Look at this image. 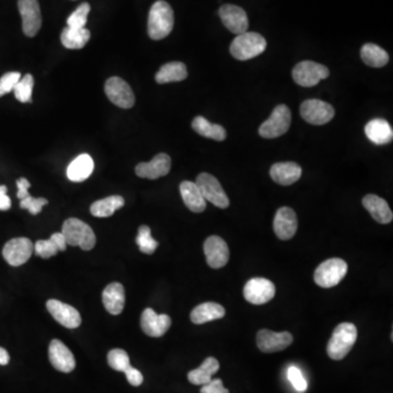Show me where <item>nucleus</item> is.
<instances>
[{
	"instance_id": "f257e3e1",
	"label": "nucleus",
	"mask_w": 393,
	"mask_h": 393,
	"mask_svg": "<svg viewBox=\"0 0 393 393\" xmlns=\"http://www.w3.org/2000/svg\"><path fill=\"white\" fill-rule=\"evenodd\" d=\"M174 28V11L170 3L158 0L149 13L148 34L152 40H160L170 36Z\"/></svg>"
},
{
	"instance_id": "f03ea898",
	"label": "nucleus",
	"mask_w": 393,
	"mask_h": 393,
	"mask_svg": "<svg viewBox=\"0 0 393 393\" xmlns=\"http://www.w3.org/2000/svg\"><path fill=\"white\" fill-rule=\"evenodd\" d=\"M357 340V328L351 322H342L334 329L327 346V353L333 361L343 359Z\"/></svg>"
},
{
	"instance_id": "7ed1b4c3",
	"label": "nucleus",
	"mask_w": 393,
	"mask_h": 393,
	"mask_svg": "<svg viewBox=\"0 0 393 393\" xmlns=\"http://www.w3.org/2000/svg\"><path fill=\"white\" fill-rule=\"evenodd\" d=\"M267 50V40L261 34L245 32L236 36L230 46V55L237 61H249Z\"/></svg>"
},
{
	"instance_id": "20e7f679",
	"label": "nucleus",
	"mask_w": 393,
	"mask_h": 393,
	"mask_svg": "<svg viewBox=\"0 0 393 393\" xmlns=\"http://www.w3.org/2000/svg\"><path fill=\"white\" fill-rule=\"evenodd\" d=\"M67 245L78 246L82 251H92L96 244V234L92 228L79 218H68L64 222L63 230Z\"/></svg>"
},
{
	"instance_id": "39448f33",
	"label": "nucleus",
	"mask_w": 393,
	"mask_h": 393,
	"mask_svg": "<svg viewBox=\"0 0 393 393\" xmlns=\"http://www.w3.org/2000/svg\"><path fill=\"white\" fill-rule=\"evenodd\" d=\"M348 273V263L340 258L328 259L323 261L318 268L316 269L315 282L317 286L323 288H331L338 286Z\"/></svg>"
},
{
	"instance_id": "423d86ee",
	"label": "nucleus",
	"mask_w": 393,
	"mask_h": 393,
	"mask_svg": "<svg viewBox=\"0 0 393 393\" xmlns=\"http://www.w3.org/2000/svg\"><path fill=\"white\" fill-rule=\"evenodd\" d=\"M292 115L288 106L280 104L273 110L270 117L259 128V135L262 138L274 139L286 135L290 129Z\"/></svg>"
},
{
	"instance_id": "0eeeda50",
	"label": "nucleus",
	"mask_w": 393,
	"mask_h": 393,
	"mask_svg": "<svg viewBox=\"0 0 393 393\" xmlns=\"http://www.w3.org/2000/svg\"><path fill=\"white\" fill-rule=\"evenodd\" d=\"M294 81L301 87L311 88L318 84L321 80L328 78L330 75L328 67L315 63V61H305L297 64L292 71Z\"/></svg>"
},
{
	"instance_id": "6e6552de",
	"label": "nucleus",
	"mask_w": 393,
	"mask_h": 393,
	"mask_svg": "<svg viewBox=\"0 0 393 393\" xmlns=\"http://www.w3.org/2000/svg\"><path fill=\"white\" fill-rule=\"evenodd\" d=\"M195 184L200 189L203 198L213 203L220 209H226L230 206V199L221 186L220 181L214 176L209 173L199 174Z\"/></svg>"
},
{
	"instance_id": "1a4fd4ad",
	"label": "nucleus",
	"mask_w": 393,
	"mask_h": 393,
	"mask_svg": "<svg viewBox=\"0 0 393 393\" xmlns=\"http://www.w3.org/2000/svg\"><path fill=\"white\" fill-rule=\"evenodd\" d=\"M301 115L306 121L311 125H325L332 121L336 110L332 105L317 98L305 101L301 105Z\"/></svg>"
},
{
	"instance_id": "9d476101",
	"label": "nucleus",
	"mask_w": 393,
	"mask_h": 393,
	"mask_svg": "<svg viewBox=\"0 0 393 393\" xmlns=\"http://www.w3.org/2000/svg\"><path fill=\"white\" fill-rule=\"evenodd\" d=\"M106 96L118 107L131 108L135 105V94L131 85L119 77H112L105 82Z\"/></svg>"
},
{
	"instance_id": "9b49d317",
	"label": "nucleus",
	"mask_w": 393,
	"mask_h": 393,
	"mask_svg": "<svg viewBox=\"0 0 393 393\" xmlns=\"http://www.w3.org/2000/svg\"><path fill=\"white\" fill-rule=\"evenodd\" d=\"M33 251L34 245L29 238H13L3 247V255L10 266L20 267L31 258Z\"/></svg>"
},
{
	"instance_id": "f8f14e48",
	"label": "nucleus",
	"mask_w": 393,
	"mask_h": 393,
	"mask_svg": "<svg viewBox=\"0 0 393 393\" xmlns=\"http://www.w3.org/2000/svg\"><path fill=\"white\" fill-rule=\"evenodd\" d=\"M276 295V286L268 279L253 278L246 283L244 296L253 305H263Z\"/></svg>"
},
{
	"instance_id": "ddd939ff",
	"label": "nucleus",
	"mask_w": 393,
	"mask_h": 393,
	"mask_svg": "<svg viewBox=\"0 0 393 393\" xmlns=\"http://www.w3.org/2000/svg\"><path fill=\"white\" fill-rule=\"evenodd\" d=\"M22 30L28 38H34L42 27V13L38 0H19Z\"/></svg>"
},
{
	"instance_id": "4468645a",
	"label": "nucleus",
	"mask_w": 393,
	"mask_h": 393,
	"mask_svg": "<svg viewBox=\"0 0 393 393\" xmlns=\"http://www.w3.org/2000/svg\"><path fill=\"white\" fill-rule=\"evenodd\" d=\"M292 343H293V336L288 331L273 332L268 329H262L257 334V346L263 353L283 351Z\"/></svg>"
},
{
	"instance_id": "2eb2a0df",
	"label": "nucleus",
	"mask_w": 393,
	"mask_h": 393,
	"mask_svg": "<svg viewBox=\"0 0 393 393\" xmlns=\"http://www.w3.org/2000/svg\"><path fill=\"white\" fill-rule=\"evenodd\" d=\"M218 15L223 24L225 25V28L234 34L239 36L249 30V17L243 8L226 3L220 8Z\"/></svg>"
},
{
	"instance_id": "dca6fc26",
	"label": "nucleus",
	"mask_w": 393,
	"mask_h": 393,
	"mask_svg": "<svg viewBox=\"0 0 393 393\" xmlns=\"http://www.w3.org/2000/svg\"><path fill=\"white\" fill-rule=\"evenodd\" d=\"M207 262L212 269L223 268L230 260L228 244L220 236L212 235L207 238L203 245Z\"/></svg>"
},
{
	"instance_id": "f3484780",
	"label": "nucleus",
	"mask_w": 393,
	"mask_h": 393,
	"mask_svg": "<svg viewBox=\"0 0 393 393\" xmlns=\"http://www.w3.org/2000/svg\"><path fill=\"white\" fill-rule=\"evenodd\" d=\"M46 307L52 317L58 323H61V326L68 329H75L80 326L82 321L81 315L73 306L67 305L57 299H50L46 303Z\"/></svg>"
},
{
	"instance_id": "a211bd4d",
	"label": "nucleus",
	"mask_w": 393,
	"mask_h": 393,
	"mask_svg": "<svg viewBox=\"0 0 393 393\" xmlns=\"http://www.w3.org/2000/svg\"><path fill=\"white\" fill-rule=\"evenodd\" d=\"M172 325L170 316L158 315L152 309H147L141 315V328L147 336L151 338L163 336Z\"/></svg>"
},
{
	"instance_id": "6ab92c4d",
	"label": "nucleus",
	"mask_w": 393,
	"mask_h": 393,
	"mask_svg": "<svg viewBox=\"0 0 393 393\" xmlns=\"http://www.w3.org/2000/svg\"><path fill=\"white\" fill-rule=\"evenodd\" d=\"M297 228V216L295 211L288 207L279 209L273 221V230L276 235L282 241H288L294 237Z\"/></svg>"
},
{
	"instance_id": "aec40b11",
	"label": "nucleus",
	"mask_w": 393,
	"mask_h": 393,
	"mask_svg": "<svg viewBox=\"0 0 393 393\" xmlns=\"http://www.w3.org/2000/svg\"><path fill=\"white\" fill-rule=\"evenodd\" d=\"M172 160L166 153H160L154 156L150 162L139 163L135 166V174L141 178L158 179L170 173Z\"/></svg>"
},
{
	"instance_id": "412c9836",
	"label": "nucleus",
	"mask_w": 393,
	"mask_h": 393,
	"mask_svg": "<svg viewBox=\"0 0 393 393\" xmlns=\"http://www.w3.org/2000/svg\"><path fill=\"white\" fill-rule=\"evenodd\" d=\"M48 356L50 364L57 371L71 373L75 369V356L61 341L55 339L50 342Z\"/></svg>"
},
{
	"instance_id": "4be33fe9",
	"label": "nucleus",
	"mask_w": 393,
	"mask_h": 393,
	"mask_svg": "<svg viewBox=\"0 0 393 393\" xmlns=\"http://www.w3.org/2000/svg\"><path fill=\"white\" fill-rule=\"evenodd\" d=\"M303 170L295 162H281L273 164L270 168V176L273 181L279 185L290 186L301 178Z\"/></svg>"
},
{
	"instance_id": "5701e85b",
	"label": "nucleus",
	"mask_w": 393,
	"mask_h": 393,
	"mask_svg": "<svg viewBox=\"0 0 393 393\" xmlns=\"http://www.w3.org/2000/svg\"><path fill=\"white\" fill-rule=\"evenodd\" d=\"M104 307L110 315L117 316L121 313L125 307V288L123 284L114 282V283L108 284L103 290Z\"/></svg>"
},
{
	"instance_id": "b1692460",
	"label": "nucleus",
	"mask_w": 393,
	"mask_h": 393,
	"mask_svg": "<svg viewBox=\"0 0 393 393\" xmlns=\"http://www.w3.org/2000/svg\"><path fill=\"white\" fill-rule=\"evenodd\" d=\"M363 206L371 213L373 220L380 224H389L392 222L393 213L385 199L378 195H367L363 198Z\"/></svg>"
},
{
	"instance_id": "393cba45",
	"label": "nucleus",
	"mask_w": 393,
	"mask_h": 393,
	"mask_svg": "<svg viewBox=\"0 0 393 393\" xmlns=\"http://www.w3.org/2000/svg\"><path fill=\"white\" fill-rule=\"evenodd\" d=\"M181 198L189 210L195 213H201L206 210L207 201L197 184L185 181L179 186Z\"/></svg>"
},
{
	"instance_id": "a878e982",
	"label": "nucleus",
	"mask_w": 393,
	"mask_h": 393,
	"mask_svg": "<svg viewBox=\"0 0 393 393\" xmlns=\"http://www.w3.org/2000/svg\"><path fill=\"white\" fill-rule=\"evenodd\" d=\"M367 138L377 145L388 144L392 141L393 131L390 124L383 118H376L365 126Z\"/></svg>"
},
{
	"instance_id": "bb28decb",
	"label": "nucleus",
	"mask_w": 393,
	"mask_h": 393,
	"mask_svg": "<svg viewBox=\"0 0 393 393\" xmlns=\"http://www.w3.org/2000/svg\"><path fill=\"white\" fill-rule=\"evenodd\" d=\"M225 316V309L223 306L218 303L200 304L193 309L191 313V319L195 325H203L210 321L218 320Z\"/></svg>"
},
{
	"instance_id": "cd10ccee",
	"label": "nucleus",
	"mask_w": 393,
	"mask_h": 393,
	"mask_svg": "<svg viewBox=\"0 0 393 393\" xmlns=\"http://www.w3.org/2000/svg\"><path fill=\"white\" fill-rule=\"evenodd\" d=\"M94 170V162L89 154H80L69 164L67 176L71 181L81 183L90 177Z\"/></svg>"
},
{
	"instance_id": "c85d7f7f",
	"label": "nucleus",
	"mask_w": 393,
	"mask_h": 393,
	"mask_svg": "<svg viewBox=\"0 0 393 393\" xmlns=\"http://www.w3.org/2000/svg\"><path fill=\"white\" fill-rule=\"evenodd\" d=\"M67 243L63 233H54L50 239H40L34 245V251L40 258L50 259V257L57 255L59 251L67 249Z\"/></svg>"
},
{
	"instance_id": "c756f323",
	"label": "nucleus",
	"mask_w": 393,
	"mask_h": 393,
	"mask_svg": "<svg viewBox=\"0 0 393 393\" xmlns=\"http://www.w3.org/2000/svg\"><path fill=\"white\" fill-rule=\"evenodd\" d=\"M220 369V363L214 357H208L201 364L200 367L188 373V380L195 386H203L212 380V376Z\"/></svg>"
},
{
	"instance_id": "7c9ffc66",
	"label": "nucleus",
	"mask_w": 393,
	"mask_h": 393,
	"mask_svg": "<svg viewBox=\"0 0 393 393\" xmlns=\"http://www.w3.org/2000/svg\"><path fill=\"white\" fill-rule=\"evenodd\" d=\"M187 75V67L185 64L181 63V61H172L160 68V71L156 75V81L158 84L179 82V81L185 80Z\"/></svg>"
},
{
	"instance_id": "2f4dec72",
	"label": "nucleus",
	"mask_w": 393,
	"mask_h": 393,
	"mask_svg": "<svg viewBox=\"0 0 393 393\" xmlns=\"http://www.w3.org/2000/svg\"><path fill=\"white\" fill-rule=\"evenodd\" d=\"M193 131L202 137L212 139L216 141H224L226 139V131L223 126L218 125V124H212L202 117V116H197L193 118Z\"/></svg>"
},
{
	"instance_id": "473e14b6",
	"label": "nucleus",
	"mask_w": 393,
	"mask_h": 393,
	"mask_svg": "<svg viewBox=\"0 0 393 393\" xmlns=\"http://www.w3.org/2000/svg\"><path fill=\"white\" fill-rule=\"evenodd\" d=\"M125 199L121 195H110L107 198L96 201L91 206L90 211L96 218H108L113 216L116 211L123 208Z\"/></svg>"
},
{
	"instance_id": "72a5a7b5",
	"label": "nucleus",
	"mask_w": 393,
	"mask_h": 393,
	"mask_svg": "<svg viewBox=\"0 0 393 393\" xmlns=\"http://www.w3.org/2000/svg\"><path fill=\"white\" fill-rule=\"evenodd\" d=\"M91 33L88 29H64L61 32V44L68 50H81L90 40Z\"/></svg>"
},
{
	"instance_id": "f704fd0d",
	"label": "nucleus",
	"mask_w": 393,
	"mask_h": 393,
	"mask_svg": "<svg viewBox=\"0 0 393 393\" xmlns=\"http://www.w3.org/2000/svg\"><path fill=\"white\" fill-rule=\"evenodd\" d=\"M362 61L373 68H381L389 61V55L386 50L373 43H367L361 50Z\"/></svg>"
},
{
	"instance_id": "c9c22d12",
	"label": "nucleus",
	"mask_w": 393,
	"mask_h": 393,
	"mask_svg": "<svg viewBox=\"0 0 393 393\" xmlns=\"http://www.w3.org/2000/svg\"><path fill=\"white\" fill-rule=\"evenodd\" d=\"M34 88V78L33 75L28 73L20 79L15 88V96L21 103H32V92Z\"/></svg>"
},
{
	"instance_id": "e433bc0d",
	"label": "nucleus",
	"mask_w": 393,
	"mask_h": 393,
	"mask_svg": "<svg viewBox=\"0 0 393 393\" xmlns=\"http://www.w3.org/2000/svg\"><path fill=\"white\" fill-rule=\"evenodd\" d=\"M135 243L138 245L141 253L147 255H152L158 249V242L151 235V230L149 226L141 225L139 228L138 236L135 238Z\"/></svg>"
},
{
	"instance_id": "4c0bfd02",
	"label": "nucleus",
	"mask_w": 393,
	"mask_h": 393,
	"mask_svg": "<svg viewBox=\"0 0 393 393\" xmlns=\"http://www.w3.org/2000/svg\"><path fill=\"white\" fill-rule=\"evenodd\" d=\"M107 362L108 365L114 371H121V373H125L131 366V359H129L127 352L121 350V348H114V350H112L108 353Z\"/></svg>"
},
{
	"instance_id": "58836bf2",
	"label": "nucleus",
	"mask_w": 393,
	"mask_h": 393,
	"mask_svg": "<svg viewBox=\"0 0 393 393\" xmlns=\"http://www.w3.org/2000/svg\"><path fill=\"white\" fill-rule=\"evenodd\" d=\"M91 11V6L88 3H83L79 6L67 19V25L69 28L83 29L88 22V15Z\"/></svg>"
},
{
	"instance_id": "ea45409f",
	"label": "nucleus",
	"mask_w": 393,
	"mask_h": 393,
	"mask_svg": "<svg viewBox=\"0 0 393 393\" xmlns=\"http://www.w3.org/2000/svg\"><path fill=\"white\" fill-rule=\"evenodd\" d=\"M20 79L21 73H17V71L5 73L0 78V98L7 94V93H10L11 91H13V88L20 81Z\"/></svg>"
},
{
	"instance_id": "a19ab883",
	"label": "nucleus",
	"mask_w": 393,
	"mask_h": 393,
	"mask_svg": "<svg viewBox=\"0 0 393 393\" xmlns=\"http://www.w3.org/2000/svg\"><path fill=\"white\" fill-rule=\"evenodd\" d=\"M47 203L48 201L45 198H33L32 195H29L21 200L20 207L28 210L32 216H38L42 211L43 207L46 206Z\"/></svg>"
},
{
	"instance_id": "79ce46f5",
	"label": "nucleus",
	"mask_w": 393,
	"mask_h": 393,
	"mask_svg": "<svg viewBox=\"0 0 393 393\" xmlns=\"http://www.w3.org/2000/svg\"><path fill=\"white\" fill-rule=\"evenodd\" d=\"M288 377L290 379V383L293 385L294 388L298 391V392H304L307 389V381L304 378L303 373L297 367L295 366H292L288 369Z\"/></svg>"
},
{
	"instance_id": "37998d69",
	"label": "nucleus",
	"mask_w": 393,
	"mask_h": 393,
	"mask_svg": "<svg viewBox=\"0 0 393 393\" xmlns=\"http://www.w3.org/2000/svg\"><path fill=\"white\" fill-rule=\"evenodd\" d=\"M201 393H230L228 389L224 388L223 383L221 379H212L210 383L203 385Z\"/></svg>"
},
{
	"instance_id": "c03bdc74",
	"label": "nucleus",
	"mask_w": 393,
	"mask_h": 393,
	"mask_svg": "<svg viewBox=\"0 0 393 393\" xmlns=\"http://www.w3.org/2000/svg\"><path fill=\"white\" fill-rule=\"evenodd\" d=\"M126 377H127L128 383H131V386L139 387L142 385L143 376L138 369H133L131 366L127 371H125Z\"/></svg>"
},
{
	"instance_id": "a18cd8bd",
	"label": "nucleus",
	"mask_w": 393,
	"mask_h": 393,
	"mask_svg": "<svg viewBox=\"0 0 393 393\" xmlns=\"http://www.w3.org/2000/svg\"><path fill=\"white\" fill-rule=\"evenodd\" d=\"M17 186H18V193H17V197H18L20 200H22V199H24L25 197H28V195H30V193H29V188L31 187V184L27 178H19L18 181H17Z\"/></svg>"
},
{
	"instance_id": "49530a36",
	"label": "nucleus",
	"mask_w": 393,
	"mask_h": 393,
	"mask_svg": "<svg viewBox=\"0 0 393 393\" xmlns=\"http://www.w3.org/2000/svg\"><path fill=\"white\" fill-rule=\"evenodd\" d=\"M11 208V200L7 195V187L0 186V210L7 211Z\"/></svg>"
},
{
	"instance_id": "de8ad7c7",
	"label": "nucleus",
	"mask_w": 393,
	"mask_h": 393,
	"mask_svg": "<svg viewBox=\"0 0 393 393\" xmlns=\"http://www.w3.org/2000/svg\"><path fill=\"white\" fill-rule=\"evenodd\" d=\"M10 362V355L8 353L6 348H1L0 346V365L5 366L8 365Z\"/></svg>"
}]
</instances>
